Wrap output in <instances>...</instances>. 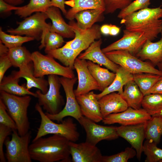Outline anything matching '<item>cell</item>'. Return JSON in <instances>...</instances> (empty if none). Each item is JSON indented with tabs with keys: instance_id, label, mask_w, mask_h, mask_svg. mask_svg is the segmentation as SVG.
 <instances>
[{
	"instance_id": "obj_1",
	"label": "cell",
	"mask_w": 162,
	"mask_h": 162,
	"mask_svg": "<svg viewBox=\"0 0 162 162\" xmlns=\"http://www.w3.org/2000/svg\"><path fill=\"white\" fill-rule=\"evenodd\" d=\"M69 141L56 134L39 138L29 146L31 158L39 162H70Z\"/></svg>"
},
{
	"instance_id": "obj_2",
	"label": "cell",
	"mask_w": 162,
	"mask_h": 162,
	"mask_svg": "<svg viewBox=\"0 0 162 162\" xmlns=\"http://www.w3.org/2000/svg\"><path fill=\"white\" fill-rule=\"evenodd\" d=\"M123 32L121 38L102 49L104 53L123 50L135 56L147 40L152 41L162 32V20H158L140 28L134 30L125 29Z\"/></svg>"
},
{
	"instance_id": "obj_3",
	"label": "cell",
	"mask_w": 162,
	"mask_h": 162,
	"mask_svg": "<svg viewBox=\"0 0 162 162\" xmlns=\"http://www.w3.org/2000/svg\"><path fill=\"white\" fill-rule=\"evenodd\" d=\"M0 93V99L15 122L18 134L20 136L25 135L30 129L28 110L32 99L30 95L19 96L2 91Z\"/></svg>"
},
{
	"instance_id": "obj_4",
	"label": "cell",
	"mask_w": 162,
	"mask_h": 162,
	"mask_svg": "<svg viewBox=\"0 0 162 162\" xmlns=\"http://www.w3.org/2000/svg\"><path fill=\"white\" fill-rule=\"evenodd\" d=\"M35 108L40 116L41 122L36 135L32 141L49 134L60 135L73 142L79 140L80 134L76 124L72 118H67L62 123H56L47 116L38 103L35 104Z\"/></svg>"
},
{
	"instance_id": "obj_5",
	"label": "cell",
	"mask_w": 162,
	"mask_h": 162,
	"mask_svg": "<svg viewBox=\"0 0 162 162\" xmlns=\"http://www.w3.org/2000/svg\"><path fill=\"white\" fill-rule=\"evenodd\" d=\"M105 54L112 62L133 74L149 73L162 76V72L155 68L151 62H144L128 51L115 50Z\"/></svg>"
},
{
	"instance_id": "obj_6",
	"label": "cell",
	"mask_w": 162,
	"mask_h": 162,
	"mask_svg": "<svg viewBox=\"0 0 162 162\" xmlns=\"http://www.w3.org/2000/svg\"><path fill=\"white\" fill-rule=\"evenodd\" d=\"M49 18L46 13L36 12L26 17L21 22H18V26L16 28H10L7 32L10 34L23 35L34 38L42 42L46 34L50 31L51 24L47 23L46 20Z\"/></svg>"
},
{
	"instance_id": "obj_7",
	"label": "cell",
	"mask_w": 162,
	"mask_h": 162,
	"mask_svg": "<svg viewBox=\"0 0 162 162\" xmlns=\"http://www.w3.org/2000/svg\"><path fill=\"white\" fill-rule=\"evenodd\" d=\"M34 74L37 77L46 75H56L69 78L75 77L73 70L63 66L57 62L52 56L44 55L38 51L32 53Z\"/></svg>"
},
{
	"instance_id": "obj_8",
	"label": "cell",
	"mask_w": 162,
	"mask_h": 162,
	"mask_svg": "<svg viewBox=\"0 0 162 162\" xmlns=\"http://www.w3.org/2000/svg\"><path fill=\"white\" fill-rule=\"evenodd\" d=\"M32 138L30 131L23 136H20L17 130H13L11 140L8 136L4 143L5 157L8 162H31L29 152V143Z\"/></svg>"
},
{
	"instance_id": "obj_9",
	"label": "cell",
	"mask_w": 162,
	"mask_h": 162,
	"mask_svg": "<svg viewBox=\"0 0 162 162\" xmlns=\"http://www.w3.org/2000/svg\"><path fill=\"white\" fill-rule=\"evenodd\" d=\"M49 87L47 92L43 93L38 89L35 93L38 99V104L42 106L46 112L55 115L59 112L64 105L63 97L60 94V89L61 84L59 77L56 75H50L48 76Z\"/></svg>"
},
{
	"instance_id": "obj_10",
	"label": "cell",
	"mask_w": 162,
	"mask_h": 162,
	"mask_svg": "<svg viewBox=\"0 0 162 162\" xmlns=\"http://www.w3.org/2000/svg\"><path fill=\"white\" fill-rule=\"evenodd\" d=\"M77 79L76 77L73 78L63 76L59 77L61 83L65 92L66 103L64 108L57 114L51 115L46 112V114L50 119L60 122H62L65 117L70 116L78 121L82 116L73 90L74 85Z\"/></svg>"
},
{
	"instance_id": "obj_11",
	"label": "cell",
	"mask_w": 162,
	"mask_h": 162,
	"mask_svg": "<svg viewBox=\"0 0 162 162\" xmlns=\"http://www.w3.org/2000/svg\"><path fill=\"white\" fill-rule=\"evenodd\" d=\"M69 24L74 31L75 36L73 39L66 42L64 46L70 48L81 53L86 50L95 41L101 38L100 26L94 24L91 28L82 29L77 25L74 20L70 21Z\"/></svg>"
},
{
	"instance_id": "obj_12",
	"label": "cell",
	"mask_w": 162,
	"mask_h": 162,
	"mask_svg": "<svg viewBox=\"0 0 162 162\" xmlns=\"http://www.w3.org/2000/svg\"><path fill=\"white\" fill-rule=\"evenodd\" d=\"M78 121L86 132V142L92 145L96 146L102 140H114L119 137L117 133V127L104 126L97 124L83 116Z\"/></svg>"
},
{
	"instance_id": "obj_13",
	"label": "cell",
	"mask_w": 162,
	"mask_h": 162,
	"mask_svg": "<svg viewBox=\"0 0 162 162\" xmlns=\"http://www.w3.org/2000/svg\"><path fill=\"white\" fill-rule=\"evenodd\" d=\"M162 18V8L159 7L144 8L122 19L120 23L124 25L125 29L134 30L150 24Z\"/></svg>"
},
{
	"instance_id": "obj_14",
	"label": "cell",
	"mask_w": 162,
	"mask_h": 162,
	"mask_svg": "<svg viewBox=\"0 0 162 162\" xmlns=\"http://www.w3.org/2000/svg\"><path fill=\"white\" fill-rule=\"evenodd\" d=\"M143 108L135 109L128 107L125 111L109 114L102 121L104 124L118 123L122 125H130L145 123L151 117Z\"/></svg>"
},
{
	"instance_id": "obj_15",
	"label": "cell",
	"mask_w": 162,
	"mask_h": 162,
	"mask_svg": "<svg viewBox=\"0 0 162 162\" xmlns=\"http://www.w3.org/2000/svg\"><path fill=\"white\" fill-rule=\"evenodd\" d=\"M145 123L130 125H121L117 127L119 137L125 140L135 149L136 153V156L139 161L142 152L143 141L145 139Z\"/></svg>"
},
{
	"instance_id": "obj_16",
	"label": "cell",
	"mask_w": 162,
	"mask_h": 162,
	"mask_svg": "<svg viewBox=\"0 0 162 162\" xmlns=\"http://www.w3.org/2000/svg\"><path fill=\"white\" fill-rule=\"evenodd\" d=\"M74 68L76 71L78 84L74 91L76 96L88 93L93 90H99L98 83L89 71L86 60L77 58L74 63Z\"/></svg>"
},
{
	"instance_id": "obj_17",
	"label": "cell",
	"mask_w": 162,
	"mask_h": 162,
	"mask_svg": "<svg viewBox=\"0 0 162 162\" xmlns=\"http://www.w3.org/2000/svg\"><path fill=\"white\" fill-rule=\"evenodd\" d=\"M70 152L73 162H102L103 156L96 146L86 141L77 143L69 141Z\"/></svg>"
},
{
	"instance_id": "obj_18",
	"label": "cell",
	"mask_w": 162,
	"mask_h": 162,
	"mask_svg": "<svg viewBox=\"0 0 162 162\" xmlns=\"http://www.w3.org/2000/svg\"><path fill=\"white\" fill-rule=\"evenodd\" d=\"M76 98L82 116L96 123L102 121L98 100L93 91L76 96Z\"/></svg>"
},
{
	"instance_id": "obj_19",
	"label": "cell",
	"mask_w": 162,
	"mask_h": 162,
	"mask_svg": "<svg viewBox=\"0 0 162 162\" xmlns=\"http://www.w3.org/2000/svg\"><path fill=\"white\" fill-rule=\"evenodd\" d=\"M102 43L100 38L95 41L85 50L80 53L78 58L80 59L88 60L100 65H103L116 73L119 65L110 60L102 51L101 46Z\"/></svg>"
},
{
	"instance_id": "obj_20",
	"label": "cell",
	"mask_w": 162,
	"mask_h": 162,
	"mask_svg": "<svg viewBox=\"0 0 162 162\" xmlns=\"http://www.w3.org/2000/svg\"><path fill=\"white\" fill-rule=\"evenodd\" d=\"M19 68V70L14 71L11 74L16 78L25 79L26 81V87L27 89L29 90L34 87L38 89L43 94L47 92L49 86L48 81L45 79L44 77L35 76L34 74L33 64L30 63Z\"/></svg>"
},
{
	"instance_id": "obj_21",
	"label": "cell",
	"mask_w": 162,
	"mask_h": 162,
	"mask_svg": "<svg viewBox=\"0 0 162 162\" xmlns=\"http://www.w3.org/2000/svg\"><path fill=\"white\" fill-rule=\"evenodd\" d=\"M103 118L110 114L123 112L128 108L121 95L113 92L105 95L98 100Z\"/></svg>"
},
{
	"instance_id": "obj_22",
	"label": "cell",
	"mask_w": 162,
	"mask_h": 162,
	"mask_svg": "<svg viewBox=\"0 0 162 162\" xmlns=\"http://www.w3.org/2000/svg\"><path fill=\"white\" fill-rule=\"evenodd\" d=\"M58 8L51 6L48 8L46 13L52 22L50 31L55 32L63 38H74V33L69 24L67 23L62 17Z\"/></svg>"
},
{
	"instance_id": "obj_23",
	"label": "cell",
	"mask_w": 162,
	"mask_h": 162,
	"mask_svg": "<svg viewBox=\"0 0 162 162\" xmlns=\"http://www.w3.org/2000/svg\"><path fill=\"white\" fill-rule=\"evenodd\" d=\"M135 56L142 61L149 60L154 66L162 62V36L155 42L147 40Z\"/></svg>"
},
{
	"instance_id": "obj_24",
	"label": "cell",
	"mask_w": 162,
	"mask_h": 162,
	"mask_svg": "<svg viewBox=\"0 0 162 162\" xmlns=\"http://www.w3.org/2000/svg\"><path fill=\"white\" fill-rule=\"evenodd\" d=\"M65 4L71 7L65 15L70 21L74 20L75 14L82 10L98 9L105 11L104 0H69Z\"/></svg>"
},
{
	"instance_id": "obj_25",
	"label": "cell",
	"mask_w": 162,
	"mask_h": 162,
	"mask_svg": "<svg viewBox=\"0 0 162 162\" xmlns=\"http://www.w3.org/2000/svg\"><path fill=\"white\" fill-rule=\"evenodd\" d=\"M115 73L116 76L112 83L100 93L96 94L98 100L105 95L116 92L122 94L123 87L129 81L134 80L133 74L120 66Z\"/></svg>"
},
{
	"instance_id": "obj_26",
	"label": "cell",
	"mask_w": 162,
	"mask_h": 162,
	"mask_svg": "<svg viewBox=\"0 0 162 162\" xmlns=\"http://www.w3.org/2000/svg\"><path fill=\"white\" fill-rule=\"evenodd\" d=\"M90 72L98 84L99 90L102 92L113 82L116 75L115 73L101 67L99 64L89 61H87Z\"/></svg>"
},
{
	"instance_id": "obj_27",
	"label": "cell",
	"mask_w": 162,
	"mask_h": 162,
	"mask_svg": "<svg viewBox=\"0 0 162 162\" xmlns=\"http://www.w3.org/2000/svg\"><path fill=\"white\" fill-rule=\"evenodd\" d=\"M104 11L101 9H88L80 11L74 16L78 26L82 29L89 28L94 23L102 21Z\"/></svg>"
},
{
	"instance_id": "obj_28",
	"label": "cell",
	"mask_w": 162,
	"mask_h": 162,
	"mask_svg": "<svg viewBox=\"0 0 162 162\" xmlns=\"http://www.w3.org/2000/svg\"><path fill=\"white\" fill-rule=\"evenodd\" d=\"M121 95L128 107L136 110L141 108L144 96L134 80H130L124 85L123 93Z\"/></svg>"
},
{
	"instance_id": "obj_29",
	"label": "cell",
	"mask_w": 162,
	"mask_h": 162,
	"mask_svg": "<svg viewBox=\"0 0 162 162\" xmlns=\"http://www.w3.org/2000/svg\"><path fill=\"white\" fill-rule=\"evenodd\" d=\"M20 78H16L11 74L4 76L0 82V90L10 94L19 96L31 95L37 98L35 93L32 92L26 87L19 84Z\"/></svg>"
},
{
	"instance_id": "obj_30",
	"label": "cell",
	"mask_w": 162,
	"mask_h": 162,
	"mask_svg": "<svg viewBox=\"0 0 162 162\" xmlns=\"http://www.w3.org/2000/svg\"><path fill=\"white\" fill-rule=\"evenodd\" d=\"M45 52L47 54L58 59L65 66L73 70L74 69L75 61L80 53L77 51L64 46Z\"/></svg>"
},
{
	"instance_id": "obj_31",
	"label": "cell",
	"mask_w": 162,
	"mask_h": 162,
	"mask_svg": "<svg viewBox=\"0 0 162 162\" xmlns=\"http://www.w3.org/2000/svg\"><path fill=\"white\" fill-rule=\"evenodd\" d=\"M145 131L146 140L158 144L162 135V116H152L145 123Z\"/></svg>"
},
{
	"instance_id": "obj_32",
	"label": "cell",
	"mask_w": 162,
	"mask_h": 162,
	"mask_svg": "<svg viewBox=\"0 0 162 162\" xmlns=\"http://www.w3.org/2000/svg\"><path fill=\"white\" fill-rule=\"evenodd\" d=\"M7 56L12 66L19 68L32 62V53L25 46L9 49Z\"/></svg>"
},
{
	"instance_id": "obj_33",
	"label": "cell",
	"mask_w": 162,
	"mask_h": 162,
	"mask_svg": "<svg viewBox=\"0 0 162 162\" xmlns=\"http://www.w3.org/2000/svg\"><path fill=\"white\" fill-rule=\"evenodd\" d=\"M51 6L50 0H30L27 5L16 10L15 14L21 18H26L34 12L45 13Z\"/></svg>"
},
{
	"instance_id": "obj_34",
	"label": "cell",
	"mask_w": 162,
	"mask_h": 162,
	"mask_svg": "<svg viewBox=\"0 0 162 162\" xmlns=\"http://www.w3.org/2000/svg\"><path fill=\"white\" fill-rule=\"evenodd\" d=\"M142 107L151 116H162V94H150L144 96Z\"/></svg>"
},
{
	"instance_id": "obj_35",
	"label": "cell",
	"mask_w": 162,
	"mask_h": 162,
	"mask_svg": "<svg viewBox=\"0 0 162 162\" xmlns=\"http://www.w3.org/2000/svg\"><path fill=\"white\" fill-rule=\"evenodd\" d=\"M160 76L149 73L133 74L134 80L144 96L148 94L149 91Z\"/></svg>"
},
{
	"instance_id": "obj_36",
	"label": "cell",
	"mask_w": 162,
	"mask_h": 162,
	"mask_svg": "<svg viewBox=\"0 0 162 162\" xmlns=\"http://www.w3.org/2000/svg\"><path fill=\"white\" fill-rule=\"evenodd\" d=\"M0 39V41L9 49L22 46L23 44L33 40L34 38L27 36H22L18 35L8 34L3 31L1 27Z\"/></svg>"
},
{
	"instance_id": "obj_37",
	"label": "cell",
	"mask_w": 162,
	"mask_h": 162,
	"mask_svg": "<svg viewBox=\"0 0 162 162\" xmlns=\"http://www.w3.org/2000/svg\"><path fill=\"white\" fill-rule=\"evenodd\" d=\"M142 151L146 156L145 162H160L162 160V149L154 142L146 140L143 143Z\"/></svg>"
},
{
	"instance_id": "obj_38",
	"label": "cell",
	"mask_w": 162,
	"mask_h": 162,
	"mask_svg": "<svg viewBox=\"0 0 162 162\" xmlns=\"http://www.w3.org/2000/svg\"><path fill=\"white\" fill-rule=\"evenodd\" d=\"M64 42L62 36L55 32L49 31L46 34L39 48L41 50L45 47V52L55 50L61 47Z\"/></svg>"
},
{
	"instance_id": "obj_39",
	"label": "cell",
	"mask_w": 162,
	"mask_h": 162,
	"mask_svg": "<svg viewBox=\"0 0 162 162\" xmlns=\"http://www.w3.org/2000/svg\"><path fill=\"white\" fill-rule=\"evenodd\" d=\"M136 152L132 147H127L124 150L110 156H103L102 162H127L136 155Z\"/></svg>"
},
{
	"instance_id": "obj_40",
	"label": "cell",
	"mask_w": 162,
	"mask_h": 162,
	"mask_svg": "<svg viewBox=\"0 0 162 162\" xmlns=\"http://www.w3.org/2000/svg\"><path fill=\"white\" fill-rule=\"evenodd\" d=\"M151 0H135L125 8L121 10L117 17L122 19L131 14L140 10L148 8Z\"/></svg>"
},
{
	"instance_id": "obj_41",
	"label": "cell",
	"mask_w": 162,
	"mask_h": 162,
	"mask_svg": "<svg viewBox=\"0 0 162 162\" xmlns=\"http://www.w3.org/2000/svg\"><path fill=\"white\" fill-rule=\"evenodd\" d=\"M133 0H104L105 6L104 13L112 14L117 10H121L128 6Z\"/></svg>"
},
{
	"instance_id": "obj_42",
	"label": "cell",
	"mask_w": 162,
	"mask_h": 162,
	"mask_svg": "<svg viewBox=\"0 0 162 162\" xmlns=\"http://www.w3.org/2000/svg\"><path fill=\"white\" fill-rule=\"evenodd\" d=\"M0 124L10 128L13 130H17V127L15 122L8 113L5 104L1 99H0Z\"/></svg>"
},
{
	"instance_id": "obj_43",
	"label": "cell",
	"mask_w": 162,
	"mask_h": 162,
	"mask_svg": "<svg viewBox=\"0 0 162 162\" xmlns=\"http://www.w3.org/2000/svg\"><path fill=\"white\" fill-rule=\"evenodd\" d=\"M13 130L10 128L0 124V162H5L6 159L3 151V146L5 141Z\"/></svg>"
},
{
	"instance_id": "obj_44",
	"label": "cell",
	"mask_w": 162,
	"mask_h": 162,
	"mask_svg": "<svg viewBox=\"0 0 162 162\" xmlns=\"http://www.w3.org/2000/svg\"><path fill=\"white\" fill-rule=\"evenodd\" d=\"M0 56V82L4 77L5 72L12 65L7 55Z\"/></svg>"
},
{
	"instance_id": "obj_45",
	"label": "cell",
	"mask_w": 162,
	"mask_h": 162,
	"mask_svg": "<svg viewBox=\"0 0 162 162\" xmlns=\"http://www.w3.org/2000/svg\"><path fill=\"white\" fill-rule=\"evenodd\" d=\"M21 7H16L11 5L4 2L0 0V12L1 13L9 12L12 10L20 9Z\"/></svg>"
},
{
	"instance_id": "obj_46",
	"label": "cell",
	"mask_w": 162,
	"mask_h": 162,
	"mask_svg": "<svg viewBox=\"0 0 162 162\" xmlns=\"http://www.w3.org/2000/svg\"><path fill=\"white\" fill-rule=\"evenodd\" d=\"M162 94V76H161L149 92V94Z\"/></svg>"
},
{
	"instance_id": "obj_47",
	"label": "cell",
	"mask_w": 162,
	"mask_h": 162,
	"mask_svg": "<svg viewBox=\"0 0 162 162\" xmlns=\"http://www.w3.org/2000/svg\"><path fill=\"white\" fill-rule=\"evenodd\" d=\"M65 2L64 0H51V6L59 8L64 16L67 12L65 7Z\"/></svg>"
},
{
	"instance_id": "obj_48",
	"label": "cell",
	"mask_w": 162,
	"mask_h": 162,
	"mask_svg": "<svg viewBox=\"0 0 162 162\" xmlns=\"http://www.w3.org/2000/svg\"><path fill=\"white\" fill-rule=\"evenodd\" d=\"M111 24H104L100 27V31L101 34L104 35H110Z\"/></svg>"
},
{
	"instance_id": "obj_49",
	"label": "cell",
	"mask_w": 162,
	"mask_h": 162,
	"mask_svg": "<svg viewBox=\"0 0 162 162\" xmlns=\"http://www.w3.org/2000/svg\"><path fill=\"white\" fill-rule=\"evenodd\" d=\"M120 31V28L116 25L111 24L109 35L113 36H116L119 34Z\"/></svg>"
},
{
	"instance_id": "obj_50",
	"label": "cell",
	"mask_w": 162,
	"mask_h": 162,
	"mask_svg": "<svg viewBox=\"0 0 162 162\" xmlns=\"http://www.w3.org/2000/svg\"><path fill=\"white\" fill-rule=\"evenodd\" d=\"M9 48L0 41V56L7 55Z\"/></svg>"
},
{
	"instance_id": "obj_51",
	"label": "cell",
	"mask_w": 162,
	"mask_h": 162,
	"mask_svg": "<svg viewBox=\"0 0 162 162\" xmlns=\"http://www.w3.org/2000/svg\"><path fill=\"white\" fill-rule=\"evenodd\" d=\"M7 3L13 6H16L21 4L24 0H3Z\"/></svg>"
},
{
	"instance_id": "obj_52",
	"label": "cell",
	"mask_w": 162,
	"mask_h": 162,
	"mask_svg": "<svg viewBox=\"0 0 162 162\" xmlns=\"http://www.w3.org/2000/svg\"><path fill=\"white\" fill-rule=\"evenodd\" d=\"M158 70L162 72V62L158 64L157 65Z\"/></svg>"
},
{
	"instance_id": "obj_53",
	"label": "cell",
	"mask_w": 162,
	"mask_h": 162,
	"mask_svg": "<svg viewBox=\"0 0 162 162\" xmlns=\"http://www.w3.org/2000/svg\"><path fill=\"white\" fill-rule=\"evenodd\" d=\"M160 162H162V160Z\"/></svg>"
},
{
	"instance_id": "obj_54",
	"label": "cell",
	"mask_w": 162,
	"mask_h": 162,
	"mask_svg": "<svg viewBox=\"0 0 162 162\" xmlns=\"http://www.w3.org/2000/svg\"></svg>"
}]
</instances>
